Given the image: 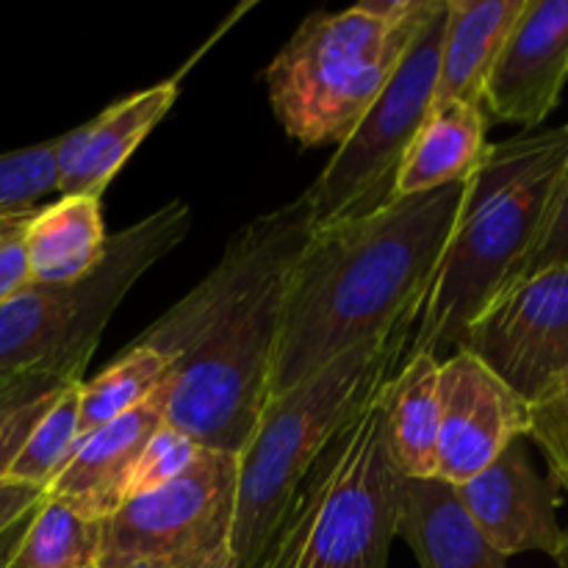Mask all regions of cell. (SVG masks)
Listing matches in <instances>:
<instances>
[{
	"instance_id": "1",
	"label": "cell",
	"mask_w": 568,
	"mask_h": 568,
	"mask_svg": "<svg viewBox=\"0 0 568 568\" xmlns=\"http://www.w3.org/2000/svg\"><path fill=\"white\" fill-rule=\"evenodd\" d=\"M466 183L311 233L283 281L270 399L364 344L414 331Z\"/></svg>"
},
{
	"instance_id": "2",
	"label": "cell",
	"mask_w": 568,
	"mask_h": 568,
	"mask_svg": "<svg viewBox=\"0 0 568 568\" xmlns=\"http://www.w3.org/2000/svg\"><path fill=\"white\" fill-rule=\"evenodd\" d=\"M566 153L568 125L536 128L488 144L486 161L466 181L405 355L427 353L442 361L458 349L536 242Z\"/></svg>"
},
{
	"instance_id": "3",
	"label": "cell",
	"mask_w": 568,
	"mask_h": 568,
	"mask_svg": "<svg viewBox=\"0 0 568 568\" xmlns=\"http://www.w3.org/2000/svg\"><path fill=\"white\" fill-rule=\"evenodd\" d=\"M438 6L442 0H366L305 17L264 72L283 131L303 148L347 142Z\"/></svg>"
},
{
	"instance_id": "4",
	"label": "cell",
	"mask_w": 568,
	"mask_h": 568,
	"mask_svg": "<svg viewBox=\"0 0 568 568\" xmlns=\"http://www.w3.org/2000/svg\"><path fill=\"white\" fill-rule=\"evenodd\" d=\"M410 331L364 344L266 403L242 447L233 516V568H253L286 519L300 486L333 442L397 372Z\"/></svg>"
},
{
	"instance_id": "5",
	"label": "cell",
	"mask_w": 568,
	"mask_h": 568,
	"mask_svg": "<svg viewBox=\"0 0 568 568\" xmlns=\"http://www.w3.org/2000/svg\"><path fill=\"white\" fill-rule=\"evenodd\" d=\"M399 483L375 397L316 460L253 568H388Z\"/></svg>"
},
{
	"instance_id": "6",
	"label": "cell",
	"mask_w": 568,
	"mask_h": 568,
	"mask_svg": "<svg viewBox=\"0 0 568 568\" xmlns=\"http://www.w3.org/2000/svg\"><path fill=\"white\" fill-rule=\"evenodd\" d=\"M192 209L170 200L109 236L94 272L75 283H31L0 305V377L87 369L114 311L139 277L186 239Z\"/></svg>"
},
{
	"instance_id": "7",
	"label": "cell",
	"mask_w": 568,
	"mask_h": 568,
	"mask_svg": "<svg viewBox=\"0 0 568 568\" xmlns=\"http://www.w3.org/2000/svg\"><path fill=\"white\" fill-rule=\"evenodd\" d=\"M283 281L286 275L255 294L155 394L166 425L205 449L242 453L270 403Z\"/></svg>"
},
{
	"instance_id": "8",
	"label": "cell",
	"mask_w": 568,
	"mask_h": 568,
	"mask_svg": "<svg viewBox=\"0 0 568 568\" xmlns=\"http://www.w3.org/2000/svg\"><path fill=\"white\" fill-rule=\"evenodd\" d=\"M447 0L427 20L403 64L372 103L349 139L338 144L314 183L303 192L314 231L358 220L394 200L399 164L436 100Z\"/></svg>"
},
{
	"instance_id": "9",
	"label": "cell",
	"mask_w": 568,
	"mask_h": 568,
	"mask_svg": "<svg viewBox=\"0 0 568 568\" xmlns=\"http://www.w3.org/2000/svg\"><path fill=\"white\" fill-rule=\"evenodd\" d=\"M236 483V455L205 449L186 475L128 499L103 521L98 568H233Z\"/></svg>"
},
{
	"instance_id": "10",
	"label": "cell",
	"mask_w": 568,
	"mask_h": 568,
	"mask_svg": "<svg viewBox=\"0 0 568 568\" xmlns=\"http://www.w3.org/2000/svg\"><path fill=\"white\" fill-rule=\"evenodd\" d=\"M311 233L314 220L303 194L270 214L255 216L231 239L220 264L131 344L159 353L175 372L244 305L253 303L255 294L286 275Z\"/></svg>"
},
{
	"instance_id": "11",
	"label": "cell",
	"mask_w": 568,
	"mask_h": 568,
	"mask_svg": "<svg viewBox=\"0 0 568 568\" xmlns=\"http://www.w3.org/2000/svg\"><path fill=\"white\" fill-rule=\"evenodd\" d=\"M458 349L536 405L568 377V264L536 272L491 300Z\"/></svg>"
},
{
	"instance_id": "12",
	"label": "cell",
	"mask_w": 568,
	"mask_h": 568,
	"mask_svg": "<svg viewBox=\"0 0 568 568\" xmlns=\"http://www.w3.org/2000/svg\"><path fill=\"white\" fill-rule=\"evenodd\" d=\"M438 405V480L453 488L530 433V403L466 349L442 358Z\"/></svg>"
},
{
	"instance_id": "13",
	"label": "cell",
	"mask_w": 568,
	"mask_h": 568,
	"mask_svg": "<svg viewBox=\"0 0 568 568\" xmlns=\"http://www.w3.org/2000/svg\"><path fill=\"white\" fill-rule=\"evenodd\" d=\"M455 497L488 547L503 558L541 552L555 560L564 549L560 491L532 469L521 442L510 444L480 475L455 486Z\"/></svg>"
},
{
	"instance_id": "14",
	"label": "cell",
	"mask_w": 568,
	"mask_h": 568,
	"mask_svg": "<svg viewBox=\"0 0 568 568\" xmlns=\"http://www.w3.org/2000/svg\"><path fill=\"white\" fill-rule=\"evenodd\" d=\"M568 83V0H527L483 92L494 122L536 131Z\"/></svg>"
},
{
	"instance_id": "15",
	"label": "cell",
	"mask_w": 568,
	"mask_h": 568,
	"mask_svg": "<svg viewBox=\"0 0 568 568\" xmlns=\"http://www.w3.org/2000/svg\"><path fill=\"white\" fill-rule=\"evenodd\" d=\"M178 100V81L133 92L100 111L81 128L55 136V192L103 197L139 144L170 114Z\"/></svg>"
},
{
	"instance_id": "16",
	"label": "cell",
	"mask_w": 568,
	"mask_h": 568,
	"mask_svg": "<svg viewBox=\"0 0 568 568\" xmlns=\"http://www.w3.org/2000/svg\"><path fill=\"white\" fill-rule=\"evenodd\" d=\"M161 422L164 410L153 397L131 414L87 433L44 494L67 503L87 519L105 521L125 503L128 475Z\"/></svg>"
},
{
	"instance_id": "17",
	"label": "cell",
	"mask_w": 568,
	"mask_h": 568,
	"mask_svg": "<svg viewBox=\"0 0 568 568\" xmlns=\"http://www.w3.org/2000/svg\"><path fill=\"white\" fill-rule=\"evenodd\" d=\"M397 538L408 544L419 568H508L460 508L455 488L442 480L399 483Z\"/></svg>"
},
{
	"instance_id": "18",
	"label": "cell",
	"mask_w": 568,
	"mask_h": 568,
	"mask_svg": "<svg viewBox=\"0 0 568 568\" xmlns=\"http://www.w3.org/2000/svg\"><path fill=\"white\" fill-rule=\"evenodd\" d=\"M438 369L436 355H405L377 394L388 458L408 480H438Z\"/></svg>"
},
{
	"instance_id": "19",
	"label": "cell",
	"mask_w": 568,
	"mask_h": 568,
	"mask_svg": "<svg viewBox=\"0 0 568 568\" xmlns=\"http://www.w3.org/2000/svg\"><path fill=\"white\" fill-rule=\"evenodd\" d=\"M488 116L480 105L460 100H433L399 164L394 197L436 192L466 183L488 153Z\"/></svg>"
},
{
	"instance_id": "20",
	"label": "cell",
	"mask_w": 568,
	"mask_h": 568,
	"mask_svg": "<svg viewBox=\"0 0 568 568\" xmlns=\"http://www.w3.org/2000/svg\"><path fill=\"white\" fill-rule=\"evenodd\" d=\"M527 0H447L436 100L480 105L488 75Z\"/></svg>"
},
{
	"instance_id": "21",
	"label": "cell",
	"mask_w": 568,
	"mask_h": 568,
	"mask_svg": "<svg viewBox=\"0 0 568 568\" xmlns=\"http://www.w3.org/2000/svg\"><path fill=\"white\" fill-rule=\"evenodd\" d=\"M105 222L100 197L61 194L55 203L39 205L22 231L31 283H75L103 261Z\"/></svg>"
},
{
	"instance_id": "22",
	"label": "cell",
	"mask_w": 568,
	"mask_h": 568,
	"mask_svg": "<svg viewBox=\"0 0 568 568\" xmlns=\"http://www.w3.org/2000/svg\"><path fill=\"white\" fill-rule=\"evenodd\" d=\"M100 547L103 521L87 519L44 494L17 538L9 568H98Z\"/></svg>"
},
{
	"instance_id": "23",
	"label": "cell",
	"mask_w": 568,
	"mask_h": 568,
	"mask_svg": "<svg viewBox=\"0 0 568 568\" xmlns=\"http://www.w3.org/2000/svg\"><path fill=\"white\" fill-rule=\"evenodd\" d=\"M170 361L159 353L128 344L100 375L81 381V438L120 416L131 414L139 405L150 403L161 386L170 381Z\"/></svg>"
},
{
	"instance_id": "24",
	"label": "cell",
	"mask_w": 568,
	"mask_h": 568,
	"mask_svg": "<svg viewBox=\"0 0 568 568\" xmlns=\"http://www.w3.org/2000/svg\"><path fill=\"white\" fill-rule=\"evenodd\" d=\"M81 381L70 383L53 397V403L39 414L33 427L28 430L20 453L11 460L6 480L26 483V486L48 491L67 460L75 453L81 442V403H78Z\"/></svg>"
},
{
	"instance_id": "25",
	"label": "cell",
	"mask_w": 568,
	"mask_h": 568,
	"mask_svg": "<svg viewBox=\"0 0 568 568\" xmlns=\"http://www.w3.org/2000/svg\"><path fill=\"white\" fill-rule=\"evenodd\" d=\"M83 372L87 369L81 366H70V369H42L0 377V480L9 471L14 455L20 453L39 414L53 403L61 388L83 381Z\"/></svg>"
},
{
	"instance_id": "26",
	"label": "cell",
	"mask_w": 568,
	"mask_h": 568,
	"mask_svg": "<svg viewBox=\"0 0 568 568\" xmlns=\"http://www.w3.org/2000/svg\"><path fill=\"white\" fill-rule=\"evenodd\" d=\"M55 142L0 153V216L26 214L37 200L55 192Z\"/></svg>"
},
{
	"instance_id": "27",
	"label": "cell",
	"mask_w": 568,
	"mask_h": 568,
	"mask_svg": "<svg viewBox=\"0 0 568 568\" xmlns=\"http://www.w3.org/2000/svg\"><path fill=\"white\" fill-rule=\"evenodd\" d=\"M203 453V444H197L192 436L178 430V427L161 422L153 436L148 438V444L142 447V453H139L131 475H128L125 503L186 475Z\"/></svg>"
},
{
	"instance_id": "28",
	"label": "cell",
	"mask_w": 568,
	"mask_h": 568,
	"mask_svg": "<svg viewBox=\"0 0 568 568\" xmlns=\"http://www.w3.org/2000/svg\"><path fill=\"white\" fill-rule=\"evenodd\" d=\"M560 264H568V153L564 166H560L558 181H555L547 211H544L541 225H538L536 242L530 244L525 261H521L519 270L514 272L508 286L510 283H519L525 281V277L536 275V272H544L549 270V266Z\"/></svg>"
},
{
	"instance_id": "29",
	"label": "cell",
	"mask_w": 568,
	"mask_h": 568,
	"mask_svg": "<svg viewBox=\"0 0 568 568\" xmlns=\"http://www.w3.org/2000/svg\"><path fill=\"white\" fill-rule=\"evenodd\" d=\"M549 466V480L568 494V377L558 388L530 405V433Z\"/></svg>"
},
{
	"instance_id": "30",
	"label": "cell",
	"mask_w": 568,
	"mask_h": 568,
	"mask_svg": "<svg viewBox=\"0 0 568 568\" xmlns=\"http://www.w3.org/2000/svg\"><path fill=\"white\" fill-rule=\"evenodd\" d=\"M42 499L44 491H39V488L6 480V477L0 480V547L26 527V521L31 519Z\"/></svg>"
},
{
	"instance_id": "31",
	"label": "cell",
	"mask_w": 568,
	"mask_h": 568,
	"mask_svg": "<svg viewBox=\"0 0 568 568\" xmlns=\"http://www.w3.org/2000/svg\"><path fill=\"white\" fill-rule=\"evenodd\" d=\"M26 231V227H22ZM22 231L0 242V305L9 303L17 292L31 286L26 247H22Z\"/></svg>"
},
{
	"instance_id": "32",
	"label": "cell",
	"mask_w": 568,
	"mask_h": 568,
	"mask_svg": "<svg viewBox=\"0 0 568 568\" xmlns=\"http://www.w3.org/2000/svg\"><path fill=\"white\" fill-rule=\"evenodd\" d=\"M28 525V521H26ZM22 532V530H20ZM20 532H17L14 538H9V541L3 544V547H0V568H9V558H11V552H14V547H17V538H20Z\"/></svg>"
},
{
	"instance_id": "33",
	"label": "cell",
	"mask_w": 568,
	"mask_h": 568,
	"mask_svg": "<svg viewBox=\"0 0 568 568\" xmlns=\"http://www.w3.org/2000/svg\"><path fill=\"white\" fill-rule=\"evenodd\" d=\"M555 564H558V568H568V530H566V544L564 549H560L558 558H555Z\"/></svg>"
},
{
	"instance_id": "34",
	"label": "cell",
	"mask_w": 568,
	"mask_h": 568,
	"mask_svg": "<svg viewBox=\"0 0 568 568\" xmlns=\"http://www.w3.org/2000/svg\"><path fill=\"white\" fill-rule=\"evenodd\" d=\"M128 568H170V566H161V564H136V566H128Z\"/></svg>"
}]
</instances>
